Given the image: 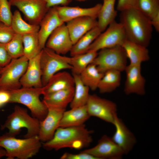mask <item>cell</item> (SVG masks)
<instances>
[{"label": "cell", "instance_id": "7a4b0ae2", "mask_svg": "<svg viewBox=\"0 0 159 159\" xmlns=\"http://www.w3.org/2000/svg\"><path fill=\"white\" fill-rule=\"evenodd\" d=\"M92 130L84 124L66 127H58L53 138L44 142L43 148L47 150H57L64 148L80 149L89 146L92 141Z\"/></svg>", "mask_w": 159, "mask_h": 159}, {"label": "cell", "instance_id": "d4e9b609", "mask_svg": "<svg viewBox=\"0 0 159 159\" xmlns=\"http://www.w3.org/2000/svg\"><path fill=\"white\" fill-rule=\"evenodd\" d=\"M116 0H103L97 18V26L102 32L115 20L117 12L115 5Z\"/></svg>", "mask_w": 159, "mask_h": 159}, {"label": "cell", "instance_id": "f546056e", "mask_svg": "<svg viewBox=\"0 0 159 159\" xmlns=\"http://www.w3.org/2000/svg\"><path fill=\"white\" fill-rule=\"evenodd\" d=\"M10 26L15 34L22 35L38 32L39 29V25L31 24L23 20L19 10L14 12Z\"/></svg>", "mask_w": 159, "mask_h": 159}, {"label": "cell", "instance_id": "44dd1931", "mask_svg": "<svg viewBox=\"0 0 159 159\" xmlns=\"http://www.w3.org/2000/svg\"><path fill=\"white\" fill-rule=\"evenodd\" d=\"M74 85L72 75L66 71H60L52 76L47 83L42 87V95L70 88Z\"/></svg>", "mask_w": 159, "mask_h": 159}, {"label": "cell", "instance_id": "ffe728a7", "mask_svg": "<svg viewBox=\"0 0 159 159\" xmlns=\"http://www.w3.org/2000/svg\"><path fill=\"white\" fill-rule=\"evenodd\" d=\"M102 5L98 3L93 7L87 8L67 6H58L55 7L59 16L65 23L81 17L87 16L97 18Z\"/></svg>", "mask_w": 159, "mask_h": 159}, {"label": "cell", "instance_id": "484cf974", "mask_svg": "<svg viewBox=\"0 0 159 159\" xmlns=\"http://www.w3.org/2000/svg\"><path fill=\"white\" fill-rule=\"evenodd\" d=\"M97 52L88 51L71 57L65 56L66 62L72 66V73L80 74L90 64L92 63Z\"/></svg>", "mask_w": 159, "mask_h": 159}, {"label": "cell", "instance_id": "8d00e7d4", "mask_svg": "<svg viewBox=\"0 0 159 159\" xmlns=\"http://www.w3.org/2000/svg\"><path fill=\"white\" fill-rule=\"evenodd\" d=\"M138 0H118L117 9L121 11L132 8H138Z\"/></svg>", "mask_w": 159, "mask_h": 159}, {"label": "cell", "instance_id": "5b68a950", "mask_svg": "<svg viewBox=\"0 0 159 159\" xmlns=\"http://www.w3.org/2000/svg\"><path fill=\"white\" fill-rule=\"evenodd\" d=\"M11 98L9 103H18L26 107L30 110L32 116L40 121L46 116L47 108L43 101L40 99L42 95L41 88L22 87L10 90Z\"/></svg>", "mask_w": 159, "mask_h": 159}, {"label": "cell", "instance_id": "74e56055", "mask_svg": "<svg viewBox=\"0 0 159 159\" xmlns=\"http://www.w3.org/2000/svg\"><path fill=\"white\" fill-rule=\"evenodd\" d=\"M11 59L6 50L5 44L0 43V67H3L6 66Z\"/></svg>", "mask_w": 159, "mask_h": 159}, {"label": "cell", "instance_id": "ee69618b", "mask_svg": "<svg viewBox=\"0 0 159 159\" xmlns=\"http://www.w3.org/2000/svg\"><path fill=\"white\" fill-rule=\"evenodd\" d=\"M2 68H3V67H0V75H1V72L2 69Z\"/></svg>", "mask_w": 159, "mask_h": 159}, {"label": "cell", "instance_id": "e0dca14e", "mask_svg": "<svg viewBox=\"0 0 159 159\" xmlns=\"http://www.w3.org/2000/svg\"><path fill=\"white\" fill-rule=\"evenodd\" d=\"M64 23L59 16L55 6L50 8L39 24L38 32L39 47L42 50L54 31Z\"/></svg>", "mask_w": 159, "mask_h": 159}, {"label": "cell", "instance_id": "4fadbf2b", "mask_svg": "<svg viewBox=\"0 0 159 159\" xmlns=\"http://www.w3.org/2000/svg\"><path fill=\"white\" fill-rule=\"evenodd\" d=\"M82 152L92 155L97 159H120L124 155L111 138L106 135L101 138L95 146Z\"/></svg>", "mask_w": 159, "mask_h": 159}, {"label": "cell", "instance_id": "60d3db41", "mask_svg": "<svg viewBox=\"0 0 159 159\" xmlns=\"http://www.w3.org/2000/svg\"><path fill=\"white\" fill-rule=\"evenodd\" d=\"M72 0H47V6L49 8L54 6L61 5L67 6Z\"/></svg>", "mask_w": 159, "mask_h": 159}, {"label": "cell", "instance_id": "e575fe53", "mask_svg": "<svg viewBox=\"0 0 159 159\" xmlns=\"http://www.w3.org/2000/svg\"><path fill=\"white\" fill-rule=\"evenodd\" d=\"M8 0H0V21L10 26L13 14Z\"/></svg>", "mask_w": 159, "mask_h": 159}, {"label": "cell", "instance_id": "5bb4252c", "mask_svg": "<svg viewBox=\"0 0 159 159\" xmlns=\"http://www.w3.org/2000/svg\"><path fill=\"white\" fill-rule=\"evenodd\" d=\"M73 45L66 24L64 23L51 34L45 47L61 55L70 52Z\"/></svg>", "mask_w": 159, "mask_h": 159}, {"label": "cell", "instance_id": "f1b7e54d", "mask_svg": "<svg viewBox=\"0 0 159 159\" xmlns=\"http://www.w3.org/2000/svg\"><path fill=\"white\" fill-rule=\"evenodd\" d=\"M121 72L110 70L105 72L98 84L97 89L101 93H110L115 90L120 85Z\"/></svg>", "mask_w": 159, "mask_h": 159}, {"label": "cell", "instance_id": "cb8c5ba5", "mask_svg": "<svg viewBox=\"0 0 159 159\" xmlns=\"http://www.w3.org/2000/svg\"><path fill=\"white\" fill-rule=\"evenodd\" d=\"M74 87L44 95L42 101L46 105L66 109L72 101L74 95Z\"/></svg>", "mask_w": 159, "mask_h": 159}, {"label": "cell", "instance_id": "2e32d148", "mask_svg": "<svg viewBox=\"0 0 159 159\" xmlns=\"http://www.w3.org/2000/svg\"><path fill=\"white\" fill-rule=\"evenodd\" d=\"M113 124L115 126V131L111 138L122 150L124 155L127 154L135 144L136 138L117 114L115 116Z\"/></svg>", "mask_w": 159, "mask_h": 159}, {"label": "cell", "instance_id": "30bf717a", "mask_svg": "<svg viewBox=\"0 0 159 159\" xmlns=\"http://www.w3.org/2000/svg\"><path fill=\"white\" fill-rule=\"evenodd\" d=\"M11 6L17 7L29 23L39 25L49 8L47 0H9Z\"/></svg>", "mask_w": 159, "mask_h": 159}, {"label": "cell", "instance_id": "7402d4cb", "mask_svg": "<svg viewBox=\"0 0 159 159\" xmlns=\"http://www.w3.org/2000/svg\"><path fill=\"white\" fill-rule=\"evenodd\" d=\"M90 116L86 105L73 108L64 112L58 127L77 126L84 124Z\"/></svg>", "mask_w": 159, "mask_h": 159}, {"label": "cell", "instance_id": "1f68e13d", "mask_svg": "<svg viewBox=\"0 0 159 159\" xmlns=\"http://www.w3.org/2000/svg\"><path fill=\"white\" fill-rule=\"evenodd\" d=\"M24 55L29 59L39 54L42 50L40 48L38 32L22 35Z\"/></svg>", "mask_w": 159, "mask_h": 159}, {"label": "cell", "instance_id": "4dcf8cb0", "mask_svg": "<svg viewBox=\"0 0 159 159\" xmlns=\"http://www.w3.org/2000/svg\"><path fill=\"white\" fill-rule=\"evenodd\" d=\"M103 74L98 70L95 64L92 63L80 75L84 84L91 90L95 91L97 89L99 83Z\"/></svg>", "mask_w": 159, "mask_h": 159}, {"label": "cell", "instance_id": "ac0fdd59", "mask_svg": "<svg viewBox=\"0 0 159 159\" xmlns=\"http://www.w3.org/2000/svg\"><path fill=\"white\" fill-rule=\"evenodd\" d=\"M41 52L29 59L26 70L20 80L22 87L39 88L43 87L40 65Z\"/></svg>", "mask_w": 159, "mask_h": 159}, {"label": "cell", "instance_id": "ba28073f", "mask_svg": "<svg viewBox=\"0 0 159 159\" xmlns=\"http://www.w3.org/2000/svg\"><path fill=\"white\" fill-rule=\"evenodd\" d=\"M105 31L102 32L89 47L87 51L97 52L100 50L122 46L127 40L122 26L115 20L111 23Z\"/></svg>", "mask_w": 159, "mask_h": 159}, {"label": "cell", "instance_id": "3957f363", "mask_svg": "<svg viewBox=\"0 0 159 159\" xmlns=\"http://www.w3.org/2000/svg\"><path fill=\"white\" fill-rule=\"evenodd\" d=\"M0 146L7 159H28L36 155L42 146L38 135L19 139L7 132L0 136Z\"/></svg>", "mask_w": 159, "mask_h": 159}, {"label": "cell", "instance_id": "f35d334b", "mask_svg": "<svg viewBox=\"0 0 159 159\" xmlns=\"http://www.w3.org/2000/svg\"><path fill=\"white\" fill-rule=\"evenodd\" d=\"M61 159H97L92 155L86 153L81 152L80 153L73 154L65 153L61 157Z\"/></svg>", "mask_w": 159, "mask_h": 159}, {"label": "cell", "instance_id": "f6af8a7d", "mask_svg": "<svg viewBox=\"0 0 159 159\" xmlns=\"http://www.w3.org/2000/svg\"><path fill=\"white\" fill-rule=\"evenodd\" d=\"M75 0L78 1H85L86 0Z\"/></svg>", "mask_w": 159, "mask_h": 159}, {"label": "cell", "instance_id": "d590c367", "mask_svg": "<svg viewBox=\"0 0 159 159\" xmlns=\"http://www.w3.org/2000/svg\"><path fill=\"white\" fill-rule=\"evenodd\" d=\"M15 34L10 26L0 21V43L6 44Z\"/></svg>", "mask_w": 159, "mask_h": 159}, {"label": "cell", "instance_id": "8992f818", "mask_svg": "<svg viewBox=\"0 0 159 159\" xmlns=\"http://www.w3.org/2000/svg\"><path fill=\"white\" fill-rule=\"evenodd\" d=\"M127 59L122 47L118 46L100 50L92 63L103 74L110 70L122 72L127 66Z\"/></svg>", "mask_w": 159, "mask_h": 159}, {"label": "cell", "instance_id": "ab89813d", "mask_svg": "<svg viewBox=\"0 0 159 159\" xmlns=\"http://www.w3.org/2000/svg\"><path fill=\"white\" fill-rule=\"evenodd\" d=\"M11 98L10 90L0 88V108L9 103Z\"/></svg>", "mask_w": 159, "mask_h": 159}, {"label": "cell", "instance_id": "83f0119b", "mask_svg": "<svg viewBox=\"0 0 159 159\" xmlns=\"http://www.w3.org/2000/svg\"><path fill=\"white\" fill-rule=\"evenodd\" d=\"M101 32L97 26L85 34L73 45L70 52L71 56L87 52L90 46Z\"/></svg>", "mask_w": 159, "mask_h": 159}, {"label": "cell", "instance_id": "9a60e30c", "mask_svg": "<svg viewBox=\"0 0 159 159\" xmlns=\"http://www.w3.org/2000/svg\"><path fill=\"white\" fill-rule=\"evenodd\" d=\"M140 64H129L127 66L125 70L126 78L124 90L126 94L142 95L145 94L146 80L142 74Z\"/></svg>", "mask_w": 159, "mask_h": 159}, {"label": "cell", "instance_id": "6da1fadb", "mask_svg": "<svg viewBox=\"0 0 159 159\" xmlns=\"http://www.w3.org/2000/svg\"><path fill=\"white\" fill-rule=\"evenodd\" d=\"M119 17L127 40L147 47L153 31L150 19L136 8L120 11Z\"/></svg>", "mask_w": 159, "mask_h": 159}, {"label": "cell", "instance_id": "d6986e66", "mask_svg": "<svg viewBox=\"0 0 159 159\" xmlns=\"http://www.w3.org/2000/svg\"><path fill=\"white\" fill-rule=\"evenodd\" d=\"M66 23V25L73 45L87 32L97 26V18L90 16L77 18Z\"/></svg>", "mask_w": 159, "mask_h": 159}, {"label": "cell", "instance_id": "7c38bea8", "mask_svg": "<svg viewBox=\"0 0 159 159\" xmlns=\"http://www.w3.org/2000/svg\"><path fill=\"white\" fill-rule=\"evenodd\" d=\"M47 114L45 118L40 121L38 136L41 142H45L51 140L58 127L59 125L66 109L46 105Z\"/></svg>", "mask_w": 159, "mask_h": 159}, {"label": "cell", "instance_id": "d6a6232c", "mask_svg": "<svg viewBox=\"0 0 159 159\" xmlns=\"http://www.w3.org/2000/svg\"><path fill=\"white\" fill-rule=\"evenodd\" d=\"M5 46L12 59L18 58L23 56L22 35L15 34L12 39L5 44Z\"/></svg>", "mask_w": 159, "mask_h": 159}, {"label": "cell", "instance_id": "b9f144b4", "mask_svg": "<svg viewBox=\"0 0 159 159\" xmlns=\"http://www.w3.org/2000/svg\"><path fill=\"white\" fill-rule=\"evenodd\" d=\"M151 25L156 31L159 32V13L157 14L150 19Z\"/></svg>", "mask_w": 159, "mask_h": 159}, {"label": "cell", "instance_id": "8fae6325", "mask_svg": "<svg viewBox=\"0 0 159 159\" xmlns=\"http://www.w3.org/2000/svg\"><path fill=\"white\" fill-rule=\"evenodd\" d=\"M86 105L90 116L96 117L113 124L117 114L115 103L96 95H90Z\"/></svg>", "mask_w": 159, "mask_h": 159}, {"label": "cell", "instance_id": "836d02e7", "mask_svg": "<svg viewBox=\"0 0 159 159\" xmlns=\"http://www.w3.org/2000/svg\"><path fill=\"white\" fill-rule=\"evenodd\" d=\"M138 9L150 20L159 13V0H138Z\"/></svg>", "mask_w": 159, "mask_h": 159}, {"label": "cell", "instance_id": "4316f807", "mask_svg": "<svg viewBox=\"0 0 159 159\" xmlns=\"http://www.w3.org/2000/svg\"><path fill=\"white\" fill-rule=\"evenodd\" d=\"M74 83V92L73 99L70 103L71 108L86 105L90 94L89 88L84 84L80 74L72 73Z\"/></svg>", "mask_w": 159, "mask_h": 159}, {"label": "cell", "instance_id": "52a82bcc", "mask_svg": "<svg viewBox=\"0 0 159 159\" xmlns=\"http://www.w3.org/2000/svg\"><path fill=\"white\" fill-rule=\"evenodd\" d=\"M28 60L23 56L12 59L3 67L0 76V88L11 90L21 88L20 80L26 70Z\"/></svg>", "mask_w": 159, "mask_h": 159}, {"label": "cell", "instance_id": "277c9868", "mask_svg": "<svg viewBox=\"0 0 159 159\" xmlns=\"http://www.w3.org/2000/svg\"><path fill=\"white\" fill-rule=\"evenodd\" d=\"M39 126L38 119L30 116L26 109L16 105L13 112L1 125V129H7L9 134L15 136L20 133L22 128H25L27 132L24 138H27L38 135Z\"/></svg>", "mask_w": 159, "mask_h": 159}, {"label": "cell", "instance_id": "9c48e42d", "mask_svg": "<svg viewBox=\"0 0 159 159\" xmlns=\"http://www.w3.org/2000/svg\"><path fill=\"white\" fill-rule=\"evenodd\" d=\"M43 87L45 85L54 74L63 70L72 69L64 56L57 54L53 50L45 47L42 50L40 58Z\"/></svg>", "mask_w": 159, "mask_h": 159}, {"label": "cell", "instance_id": "603a6c76", "mask_svg": "<svg viewBox=\"0 0 159 159\" xmlns=\"http://www.w3.org/2000/svg\"><path fill=\"white\" fill-rule=\"evenodd\" d=\"M122 46L124 49L127 58L132 64H140L149 60V52L147 47L126 40Z\"/></svg>", "mask_w": 159, "mask_h": 159}, {"label": "cell", "instance_id": "7bdbcfd3", "mask_svg": "<svg viewBox=\"0 0 159 159\" xmlns=\"http://www.w3.org/2000/svg\"><path fill=\"white\" fill-rule=\"evenodd\" d=\"M6 155V152L4 149L0 146V158Z\"/></svg>", "mask_w": 159, "mask_h": 159}]
</instances>
